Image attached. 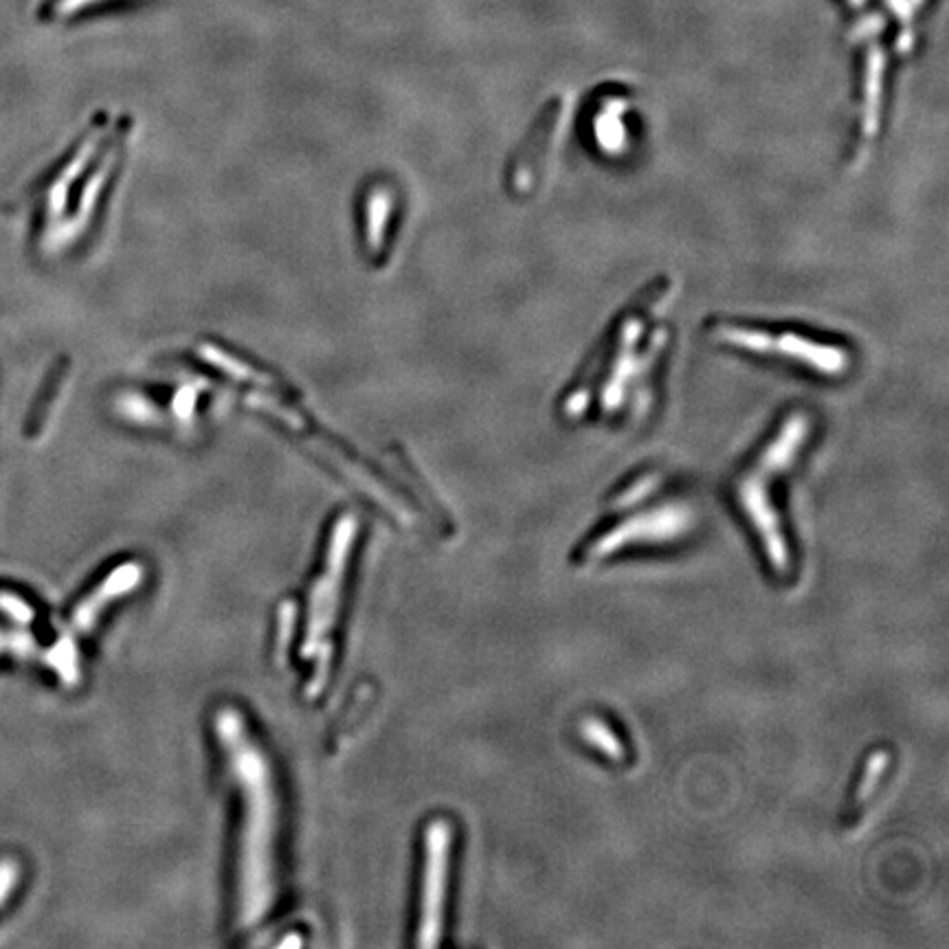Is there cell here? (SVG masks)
Masks as SVG:
<instances>
[{"label":"cell","instance_id":"6da1fadb","mask_svg":"<svg viewBox=\"0 0 949 949\" xmlns=\"http://www.w3.org/2000/svg\"><path fill=\"white\" fill-rule=\"evenodd\" d=\"M213 728L240 796L238 926L251 933L268 919L277 902L279 796L275 772L238 708H220Z\"/></svg>","mask_w":949,"mask_h":949},{"label":"cell","instance_id":"7a4b0ae2","mask_svg":"<svg viewBox=\"0 0 949 949\" xmlns=\"http://www.w3.org/2000/svg\"><path fill=\"white\" fill-rule=\"evenodd\" d=\"M660 299L651 293L636 306H631L614 325L611 336L603 343L600 358L594 361L578 383L572 389H581V385H598L585 391L583 396L565 402V407L576 405L567 416H581L585 402L596 396L600 411L605 416H618L627 409V398H633V409L638 411V400L647 396V380L653 374V367L664 350L666 332L664 325L658 323L655 317Z\"/></svg>","mask_w":949,"mask_h":949},{"label":"cell","instance_id":"3957f363","mask_svg":"<svg viewBox=\"0 0 949 949\" xmlns=\"http://www.w3.org/2000/svg\"><path fill=\"white\" fill-rule=\"evenodd\" d=\"M814 429V420L807 411L794 409L790 411L772 433V438L763 444L759 455L750 466L741 471L735 479L732 495L741 512L750 521L754 534L759 537L761 550L768 559L770 570L779 578H790L794 572V556L790 550L787 534L783 530L781 515L772 501V479L779 473L790 471L798 455L803 453Z\"/></svg>","mask_w":949,"mask_h":949},{"label":"cell","instance_id":"277c9868","mask_svg":"<svg viewBox=\"0 0 949 949\" xmlns=\"http://www.w3.org/2000/svg\"><path fill=\"white\" fill-rule=\"evenodd\" d=\"M358 534V521L354 515H343L330 532L325 559L319 576L312 583L306 614V629L301 642V660L312 664V677L308 682V697H317L330 677L334 658V631L339 620V607L347 574V561L354 550Z\"/></svg>","mask_w":949,"mask_h":949},{"label":"cell","instance_id":"5b68a950","mask_svg":"<svg viewBox=\"0 0 949 949\" xmlns=\"http://www.w3.org/2000/svg\"><path fill=\"white\" fill-rule=\"evenodd\" d=\"M697 528L695 508L684 501H669L653 510L633 515L611 530L596 537L581 554V561L598 563L605 561L627 548L638 545H655V543H675L688 537Z\"/></svg>","mask_w":949,"mask_h":949},{"label":"cell","instance_id":"8992f818","mask_svg":"<svg viewBox=\"0 0 949 949\" xmlns=\"http://www.w3.org/2000/svg\"><path fill=\"white\" fill-rule=\"evenodd\" d=\"M143 565L139 561H128L119 567H114L73 611L68 629L55 644L51 653V666L55 673L66 682H77V638L88 633L99 618L106 614V609L117 603L119 598L132 594L143 583Z\"/></svg>","mask_w":949,"mask_h":949},{"label":"cell","instance_id":"52a82bcc","mask_svg":"<svg viewBox=\"0 0 949 949\" xmlns=\"http://www.w3.org/2000/svg\"><path fill=\"white\" fill-rule=\"evenodd\" d=\"M453 827L446 818H433L424 831V862L420 884V915L416 928L418 948H435L444 933Z\"/></svg>","mask_w":949,"mask_h":949},{"label":"cell","instance_id":"ba28073f","mask_svg":"<svg viewBox=\"0 0 949 949\" xmlns=\"http://www.w3.org/2000/svg\"><path fill=\"white\" fill-rule=\"evenodd\" d=\"M578 735H581V739L589 748H594L596 752H600L607 761H611V763H625L627 761V748H625V743L609 728V724H605V719H600V717H585V719H581Z\"/></svg>","mask_w":949,"mask_h":949},{"label":"cell","instance_id":"9c48e42d","mask_svg":"<svg viewBox=\"0 0 949 949\" xmlns=\"http://www.w3.org/2000/svg\"><path fill=\"white\" fill-rule=\"evenodd\" d=\"M889 765H891V754L886 750H875L869 757V761H867V765L862 770L860 783L856 787V805L858 807L864 805V803H869L873 798V794H875L878 785L882 783Z\"/></svg>","mask_w":949,"mask_h":949},{"label":"cell","instance_id":"30bf717a","mask_svg":"<svg viewBox=\"0 0 949 949\" xmlns=\"http://www.w3.org/2000/svg\"><path fill=\"white\" fill-rule=\"evenodd\" d=\"M660 486H662V477L658 473H647L644 477H640L638 482H633L631 486H627L618 497H614L611 510L631 508V506L644 501L647 497H651Z\"/></svg>","mask_w":949,"mask_h":949},{"label":"cell","instance_id":"8fae6325","mask_svg":"<svg viewBox=\"0 0 949 949\" xmlns=\"http://www.w3.org/2000/svg\"><path fill=\"white\" fill-rule=\"evenodd\" d=\"M99 2H103V0H51L48 11L53 18H68V15L84 11L86 7H95Z\"/></svg>","mask_w":949,"mask_h":949}]
</instances>
